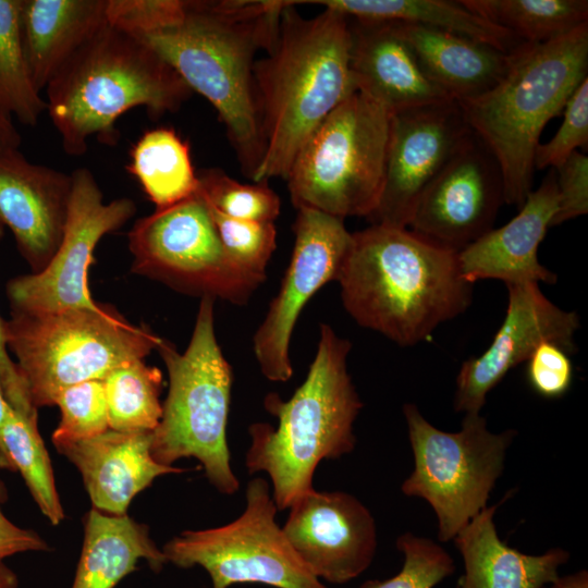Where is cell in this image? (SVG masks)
I'll list each match as a JSON object with an SVG mask.
<instances>
[{
    "mask_svg": "<svg viewBox=\"0 0 588 588\" xmlns=\"http://www.w3.org/2000/svg\"><path fill=\"white\" fill-rule=\"evenodd\" d=\"M11 412L12 407L4 396L0 382V468L13 471L11 462L1 441L2 429Z\"/></svg>",
    "mask_w": 588,
    "mask_h": 588,
    "instance_id": "obj_45",
    "label": "cell"
},
{
    "mask_svg": "<svg viewBox=\"0 0 588 588\" xmlns=\"http://www.w3.org/2000/svg\"><path fill=\"white\" fill-rule=\"evenodd\" d=\"M127 236L132 270L181 293L243 305L265 281L229 258L198 191L138 219Z\"/></svg>",
    "mask_w": 588,
    "mask_h": 588,
    "instance_id": "obj_12",
    "label": "cell"
},
{
    "mask_svg": "<svg viewBox=\"0 0 588 588\" xmlns=\"http://www.w3.org/2000/svg\"><path fill=\"white\" fill-rule=\"evenodd\" d=\"M109 428L122 432H152L161 418L163 385L159 368L144 359L125 363L102 380Z\"/></svg>",
    "mask_w": 588,
    "mask_h": 588,
    "instance_id": "obj_30",
    "label": "cell"
},
{
    "mask_svg": "<svg viewBox=\"0 0 588 588\" xmlns=\"http://www.w3.org/2000/svg\"><path fill=\"white\" fill-rule=\"evenodd\" d=\"M54 405L61 420L52 433L53 445L90 439L109 428L108 406L102 380H89L60 391Z\"/></svg>",
    "mask_w": 588,
    "mask_h": 588,
    "instance_id": "obj_34",
    "label": "cell"
},
{
    "mask_svg": "<svg viewBox=\"0 0 588 588\" xmlns=\"http://www.w3.org/2000/svg\"><path fill=\"white\" fill-rule=\"evenodd\" d=\"M558 204L555 170L550 169L513 219L491 229L457 254L463 279L471 284L485 279L501 280L505 285L523 282L554 284L558 277L540 264L538 249L551 226Z\"/></svg>",
    "mask_w": 588,
    "mask_h": 588,
    "instance_id": "obj_20",
    "label": "cell"
},
{
    "mask_svg": "<svg viewBox=\"0 0 588 588\" xmlns=\"http://www.w3.org/2000/svg\"><path fill=\"white\" fill-rule=\"evenodd\" d=\"M3 225L0 223V236ZM0 382L4 396L11 407L25 415H37L26 387L19 373L15 363L9 355L4 334V320L0 317Z\"/></svg>",
    "mask_w": 588,
    "mask_h": 588,
    "instance_id": "obj_41",
    "label": "cell"
},
{
    "mask_svg": "<svg viewBox=\"0 0 588 588\" xmlns=\"http://www.w3.org/2000/svg\"><path fill=\"white\" fill-rule=\"evenodd\" d=\"M126 166L156 209L195 195L198 175L191 159L189 146L170 127L145 132L133 145Z\"/></svg>",
    "mask_w": 588,
    "mask_h": 588,
    "instance_id": "obj_28",
    "label": "cell"
},
{
    "mask_svg": "<svg viewBox=\"0 0 588 588\" xmlns=\"http://www.w3.org/2000/svg\"><path fill=\"white\" fill-rule=\"evenodd\" d=\"M526 376L531 389L542 397H561L573 381L569 354L555 343L543 342L527 359Z\"/></svg>",
    "mask_w": 588,
    "mask_h": 588,
    "instance_id": "obj_39",
    "label": "cell"
},
{
    "mask_svg": "<svg viewBox=\"0 0 588 588\" xmlns=\"http://www.w3.org/2000/svg\"><path fill=\"white\" fill-rule=\"evenodd\" d=\"M108 0H21L20 30L38 93L71 56L107 23Z\"/></svg>",
    "mask_w": 588,
    "mask_h": 588,
    "instance_id": "obj_24",
    "label": "cell"
},
{
    "mask_svg": "<svg viewBox=\"0 0 588 588\" xmlns=\"http://www.w3.org/2000/svg\"><path fill=\"white\" fill-rule=\"evenodd\" d=\"M21 143L22 137L12 118L0 110V151L19 149Z\"/></svg>",
    "mask_w": 588,
    "mask_h": 588,
    "instance_id": "obj_43",
    "label": "cell"
},
{
    "mask_svg": "<svg viewBox=\"0 0 588 588\" xmlns=\"http://www.w3.org/2000/svg\"><path fill=\"white\" fill-rule=\"evenodd\" d=\"M542 588H588V572L580 569L565 576H559L549 586Z\"/></svg>",
    "mask_w": 588,
    "mask_h": 588,
    "instance_id": "obj_44",
    "label": "cell"
},
{
    "mask_svg": "<svg viewBox=\"0 0 588 588\" xmlns=\"http://www.w3.org/2000/svg\"><path fill=\"white\" fill-rule=\"evenodd\" d=\"M473 13L527 44L560 38L588 23L587 0H460Z\"/></svg>",
    "mask_w": 588,
    "mask_h": 588,
    "instance_id": "obj_29",
    "label": "cell"
},
{
    "mask_svg": "<svg viewBox=\"0 0 588 588\" xmlns=\"http://www.w3.org/2000/svg\"><path fill=\"white\" fill-rule=\"evenodd\" d=\"M391 113L360 91L339 105L298 149L285 179L293 206L369 218L382 193Z\"/></svg>",
    "mask_w": 588,
    "mask_h": 588,
    "instance_id": "obj_9",
    "label": "cell"
},
{
    "mask_svg": "<svg viewBox=\"0 0 588 588\" xmlns=\"http://www.w3.org/2000/svg\"><path fill=\"white\" fill-rule=\"evenodd\" d=\"M503 203L498 162L471 131L420 194L407 228L458 254L493 229Z\"/></svg>",
    "mask_w": 588,
    "mask_h": 588,
    "instance_id": "obj_15",
    "label": "cell"
},
{
    "mask_svg": "<svg viewBox=\"0 0 588 588\" xmlns=\"http://www.w3.org/2000/svg\"><path fill=\"white\" fill-rule=\"evenodd\" d=\"M587 72L588 23L548 42L520 45L493 87L457 101L470 130L498 162L505 204L519 209L532 191L542 130L563 113Z\"/></svg>",
    "mask_w": 588,
    "mask_h": 588,
    "instance_id": "obj_6",
    "label": "cell"
},
{
    "mask_svg": "<svg viewBox=\"0 0 588 588\" xmlns=\"http://www.w3.org/2000/svg\"><path fill=\"white\" fill-rule=\"evenodd\" d=\"M402 411L414 470L401 491L430 504L438 519V539L448 542L487 506L517 432L490 431L480 413L465 414L462 428L448 432L431 425L413 403Z\"/></svg>",
    "mask_w": 588,
    "mask_h": 588,
    "instance_id": "obj_10",
    "label": "cell"
},
{
    "mask_svg": "<svg viewBox=\"0 0 588 588\" xmlns=\"http://www.w3.org/2000/svg\"><path fill=\"white\" fill-rule=\"evenodd\" d=\"M348 20L357 91L390 113L451 99L426 76L395 22Z\"/></svg>",
    "mask_w": 588,
    "mask_h": 588,
    "instance_id": "obj_21",
    "label": "cell"
},
{
    "mask_svg": "<svg viewBox=\"0 0 588 588\" xmlns=\"http://www.w3.org/2000/svg\"><path fill=\"white\" fill-rule=\"evenodd\" d=\"M295 5L287 1L275 44L253 69L265 140L254 182L285 180L307 137L357 91L350 64L348 16L323 9L304 17Z\"/></svg>",
    "mask_w": 588,
    "mask_h": 588,
    "instance_id": "obj_3",
    "label": "cell"
},
{
    "mask_svg": "<svg viewBox=\"0 0 588 588\" xmlns=\"http://www.w3.org/2000/svg\"><path fill=\"white\" fill-rule=\"evenodd\" d=\"M21 0H0V110L35 126L47 111L34 87L24 58L20 30Z\"/></svg>",
    "mask_w": 588,
    "mask_h": 588,
    "instance_id": "obj_32",
    "label": "cell"
},
{
    "mask_svg": "<svg viewBox=\"0 0 588 588\" xmlns=\"http://www.w3.org/2000/svg\"><path fill=\"white\" fill-rule=\"evenodd\" d=\"M198 192L219 212L234 219L274 222L281 201L267 181L244 184L219 169L203 170Z\"/></svg>",
    "mask_w": 588,
    "mask_h": 588,
    "instance_id": "obj_33",
    "label": "cell"
},
{
    "mask_svg": "<svg viewBox=\"0 0 588 588\" xmlns=\"http://www.w3.org/2000/svg\"><path fill=\"white\" fill-rule=\"evenodd\" d=\"M213 309L212 297L200 298L183 353L164 339L156 348L168 371L169 390L160 421L151 432L150 451L154 460L166 466L195 457L210 485L232 495L240 488L226 440L233 372L216 336Z\"/></svg>",
    "mask_w": 588,
    "mask_h": 588,
    "instance_id": "obj_7",
    "label": "cell"
},
{
    "mask_svg": "<svg viewBox=\"0 0 588 588\" xmlns=\"http://www.w3.org/2000/svg\"><path fill=\"white\" fill-rule=\"evenodd\" d=\"M509 302L502 324L488 348L465 360L456 377L454 409L480 413L488 393L505 375L531 356L543 342L560 345L568 354L576 351L579 328L576 311L553 304L538 283L506 284Z\"/></svg>",
    "mask_w": 588,
    "mask_h": 588,
    "instance_id": "obj_17",
    "label": "cell"
},
{
    "mask_svg": "<svg viewBox=\"0 0 588 588\" xmlns=\"http://www.w3.org/2000/svg\"><path fill=\"white\" fill-rule=\"evenodd\" d=\"M470 132L453 99L391 113L384 182L371 224L407 228L420 194Z\"/></svg>",
    "mask_w": 588,
    "mask_h": 588,
    "instance_id": "obj_16",
    "label": "cell"
},
{
    "mask_svg": "<svg viewBox=\"0 0 588 588\" xmlns=\"http://www.w3.org/2000/svg\"><path fill=\"white\" fill-rule=\"evenodd\" d=\"M207 206L229 258L244 271L266 280V268L277 248L274 222L234 219Z\"/></svg>",
    "mask_w": 588,
    "mask_h": 588,
    "instance_id": "obj_35",
    "label": "cell"
},
{
    "mask_svg": "<svg viewBox=\"0 0 588 588\" xmlns=\"http://www.w3.org/2000/svg\"><path fill=\"white\" fill-rule=\"evenodd\" d=\"M307 568L322 583L346 584L372 563L376 522L353 494L313 489L290 507L282 528Z\"/></svg>",
    "mask_w": 588,
    "mask_h": 588,
    "instance_id": "obj_18",
    "label": "cell"
},
{
    "mask_svg": "<svg viewBox=\"0 0 588 588\" xmlns=\"http://www.w3.org/2000/svg\"><path fill=\"white\" fill-rule=\"evenodd\" d=\"M351 348L348 340L322 323L304 382L285 401L274 392L265 396L264 406L277 418V427L255 422L248 428L247 470L268 474L278 511L290 509L314 489L321 461L338 460L355 449L353 427L363 402L347 370Z\"/></svg>",
    "mask_w": 588,
    "mask_h": 588,
    "instance_id": "obj_4",
    "label": "cell"
},
{
    "mask_svg": "<svg viewBox=\"0 0 588 588\" xmlns=\"http://www.w3.org/2000/svg\"><path fill=\"white\" fill-rule=\"evenodd\" d=\"M0 588H19L16 574L5 565L4 561H0Z\"/></svg>",
    "mask_w": 588,
    "mask_h": 588,
    "instance_id": "obj_46",
    "label": "cell"
},
{
    "mask_svg": "<svg viewBox=\"0 0 588 588\" xmlns=\"http://www.w3.org/2000/svg\"><path fill=\"white\" fill-rule=\"evenodd\" d=\"M395 23L426 76L456 101L485 94L509 66L511 52L451 32Z\"/></svg>",
    "mask_w": 588,
    "mask_h": 588,
    "instance_id": "obj_25",
    "label": "cell"
},
{
    "mask_svg": "<svg viewBox=\"0 0 588 588\" xmlns=\"http://www.w3.org/2000/svg\"><path fill=\"white\" fill-rule=\"evenodd\" d=\"M150 445L151 432L108 429L97 437L56 449L81 473L94 509L108 515H124L133 498L157 477L184 471L156 462Z\"/></svg>",
    "mask_w": 588,
    "mask_h": 588,
    "instance_id": "obj_22",
    "label": "cell"
},
{
    "mask_svg": "<svg viewBox=\"0 0 588 588\" xmlns=\"http://www.w3.org/2000/svg\"><path fill=\"white\" fill-rule=\"evenodd\" d=\"M287 0L188 1L174 26L140 36L205 97L225 127L242 172L253 180L265 154L253 69L271 50Z\"/></svg>",
    "mask_w": 588,
    "mask_h": 588,
    "instance_id": "obj_1",
    "label": "cell"
},
{
    "mask_svg": "<svg viewBox=\"0 0 588 588\" xmlns=\"http://www.w3.org/2000/svg\"><path fill=\"white\" fill-rule=\"evenodd\" d=\"M187 3L185 0H108L107 22L140 37L180 23Z\"/></svg>",
    "mask_w": 588,
    "mask_h": 588,
    "instance_id": "obj_38",
    "label": "cell"
},
{
    "mask_svg": "<svg viewBox=\"0 0 588 588\" xmlns=\"http://www.w3.org/2000/svg\"><path fill=\"white\" fill-rule=\"evenodd\" d=\"M46 93L63 150L82 156L90 137L117 144L115 122L126 111L174 112L192 90L147 42L107 22L61 66Z\"/></svg>",
    "mask_w": 588,
    "mask_h": 588,
    "instance_id": "obj_5",
    "label": "cell"
},
{
    "mask_svg": "<svg viewBox=\"0 0 588 588\" xmlns=\"http://www.w3.org/2000/svg\"><path fill=\"white\" fill-rule=\"evenodd\" d=\"M563 122L555 135L539 144L535 155V169H555L577 148L588 144V77L574 90L563 110Z\"/></svg>",
    "mask_w": 588,
    "mask_h": 588,
    "instance_id": "obj_37",
    "label": "cell"
},
{
    "mask_svg": "<svg viewBox=\"0 0 588 588\" xmlns=\"http://www.w3.org/2000/svg\"><path fill=\"white\" fill-rule=\"evenodd\" d=\"M319 4L358 20L417 24L451 32L512 52L525 44L510 32L493 25L465 8L460 1L446 0H321L303 1Z\"/></svg>",
    "mask_w": 588,
    "mask_h": 588,
    "instance_id": "obj_27",
    "label": "cell"
},
{
    "mask_svg": "<svg viewBox=\"0 0 588 588\" xmlns=\"http://www.w3.org/2000/svg\"><path fill=\"white\" fill-rule=\"evenodd\" d=\"M4 334L37 409L54 405L57 394L70 385L103 380L114 368L145 359L162 339L102 304L50 313L12 310Z\"/></svg>",
    "mask_w": 588,
    "mask_h": 588,
    "instance_id": "obj_8",
    "label": "cell"
},
{
    "mask_svg": "<svg viewBox=\"0 0 588 588\" xmlns=\"http://www.w3.org/2000/svg\"><path fill=\"white\" fill-rule=\"evenodd\" d=\"M139 560L159 573L167 558L147 525L124 515L91 509L84 518V541L71 588H114Z\"/></svg>",
    "mask_w": 588,
    "mask_h": 588,
    "instance_id": "obj_26",
    "label": "cell"
},
{
    "mask_svg": "<svg viewBox=\"0 0 588 588\" xmlns=\"http://www.w3.org/2000/svg\"><path fill=\"white\" fill-rule=\"evenodd\" d=\"M71 177L68 217L59 247L42 270L9 281L7 294L12 310L50 313L99 306L87 281L94 250L102 236L120 229L135 215L136 205L128 198L106 203L87 168L74 170Z\"/></svg>",
    "mask_w": 588,
    "mask_h": 588,
    "instance_id": "obj_13",
    "label": "cell"
},
{
    "mask_svg": "<svg viewBox=\"0 0 588 588\" xmlns=\"http://www.w3.org/2000/svg\"><path fill=\"white\" fill-rule=\"evenodd\" d=\"M38 416L12 408L2 432V445L13 471H19L41 513L52 525L64 518L49 454L38 430Z\"/></svg>",
    "mask_w": 588,
    "mask_h": 588,
    "instance_id": "obj_31",
    "label": "cell"
},
{
    "mask_svg": "<svg viewBox=\"0 0 588 588\" xmlns=\"http://www.w3.org/2000/svg\"><path fill=\"white\" fill-rule=\"evenodd\" d=\"M293 232L290 264L253 338L260 371L272 382L291 379L290 342L299 314L319 289L338 280L353 241L344 219L310 208L297 209Z\"/></svg>",
    "mask_w": 588,
    "mask_h": 588,
    "instance_id": "obj_14",
    "label": "cell"
},
{
    "mask_svg": "<svg viewBox=\"0 0 588 588\" xmlns=\"http://www.w3.org/2000/svg\"><path fill=\"white\" fill-rule=\"evenodd\" d=\"M486 506L453 539L464 562L455 588H542L559 578L569 553L555 547L526 554L500 539L493 516L506 499Z\"/></svg>",
    "mask_w": 588,
    "mask_h": 588,
    "instance_id": "obj_23",
    "label": "cell"
},
{
    "mask_svg": "<svg viewBox=\"0 0 588 588\" xmlns=\"http://www.w3.org/2000/svg\"><path fill=\"white\" fill-rule=\"evenodd\" d=\"M7 499L5 485L0 480V561L17 553L49 550L47 542L37 532L19 527L4 515L1 506Z\"/></svg>",
    "mask_w": 588,
    "mask_h": 588,
    "instance_id": "obj_42",
    "label": "cell"
},
{
    "mask_svg": "<svg viewBox=\"0 0 588 588\" xmlns=\"http://www.w3.org/2000/svg\"><path fill=\"white\" fill-rule=\"evenodd\" d=\"M555 170L559 204L551 226L588 212V157L574 151Z\"/></svg>",
    "mask_w": 588,
    "mask_h": 588,
    "instance_id": "obj_40",
    "label": "cell"
},
{
    "mask_svg": "<svg viewBox=\"0 0 588 588\" xmlns=\"http://www.w3.org/2000/svg\"><path fill=\"white\" fill-rule=\"evenodd\" d=\"M278 509L264 478L246 487V507L220 527L184 530L162 548L168 563L203 567L211 588L261 584L274 588H328L313 575L275 520Z\"/></svg>",
    "mask_w": 588,
    "mask_h": 588,
    "instance_id": "obj_11",
    "label": "cell"
},
{
    "mask_svg": "<svg viewBox=\"0 0 588 588\" xmlns=\"http://www.w3.org/2000/svg\"><path fill=\"white\" fill-rule=\"evenodd\" d=\"M71 189V174L32 163L19 149L0 151V223L11 230L33 272L59 247Z\"/></svg>",
    "mask_w": 588,
    "mask_h": 588,
    "instance_id": "obj_19",
    "label": "cell"
},
{
    "mask_svg": "<svg viewBox=\"0 0 588 588\" xmlns=\"http://www.w3.org/2000/svg\"><path fill=\"white\" fill-rule=\"evenodd\" d=\"M352 236L336 281L360 327L413 346L471 304L473 284L461 274L457 253L408 228L371 224Z\"/></svg>",
    "mask_w": 588,
    "mask_h": 588,
    "instance_id": "obj_2",
    "label": "cell"
},
{
    "mask_svg": "<svg viewBox=\"0 0 588 588\" xmlns=\"http://www.w3.org/2000/svg\"><path fill=\"white\" fill-rule=\"evenodd\" d=\"M404 555L401 571L385 580L371 579L360 588H433L455 572L450 553L429 538L407 531L396 539Z\"/></svg>",
    "mask_w": 588,
    "mask_h": 588,
    "instance_id": "obj_36",
    "label": "cell"
}]
</instances>
